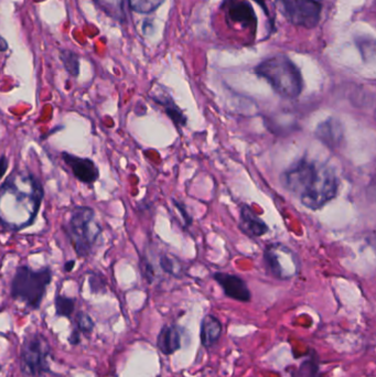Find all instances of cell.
Returning <instances> with one entry per match:
<instances>
[{
	"mask_svg": "<svg viewBox=\"0 0 376 377\" xmlns=\"http://www.w3.org/2000/svg\"><path fill=\"white\" fill-rule=\"evenodd\" d=\"M9 167V161L7 159V157L5 155L0 156V181L4 179V177L8 170Z\"/></svg>",
	"mask_w": 376,
	"mask_h": 377,
	"instance_id": "cell-24",
	"label": "cell"
},
{
	"mask_svg": "<svg viewBox=\"0 0 376 377\" xmlns=\"http://www.w3.org/2000/svg\"><path fill=\"white\" fill-rule=\"evenodd\" d=\"M228 18L232 23L242 27H255L256 16L252 6L245 0H233L228 8Z\"/></svg>",
	"mask_w": 376,
	"mask_h": 377,
	"instance_id": "cell-12",
	"label": "cell"
},
{
	"mask_svg": "<svg viewBox=\"0 0 376 377\" xmlns=\"http://www.w3.org/2000/svg\"><path fill=\"white\" fill-rule=\"evenodd\" d=\"M160 265H161V267H162V269L163 270H165V271H167V272H169V273H172V275H173V273H174V269H173V262H172V260H171V259H169L168 257H166V256H163L161 259H160Z\"/></svg>",
	"mask_w": 376,
	"mask_h": 377,
	"instance_id": "cell-23",
	"label": "cell"
},
{
	"mask_svg": "<svg viewBox=\"0 0 376 377\" xmlns=\"http://www.w3.org/2000/svg\"><path fill=\"white\" fill-rule=\"evenodd\" d=\"M214 279L229 298L241 301V303H249L250 301L252 293L247 285L241 277L228 272H216Z\"/></svg>",
	"mask_w": 376,
	"mask_h": 377,
	"instance_id": "cell-9",
	"label": "cell"
},
{
	"mask_svg": "<svg viewBox=\"0 0 376 377\" xmlns=\"http://www.w3.org/2000/svg\"><path fill=\"white\" fill-rule=\"evenodd\" d=\"M280 13L295 26L311 29L321 17V5L317 0H276Z\"/></svg>",
	"mask_w": 376,
	"mask_h": 377,
	"instance_id": "cell-6",
	"label": "cell"
},
{
	"mask_svg": "<svg viewBox=\"0 0 376 377\" xmlns=\"http://www.w3.org/2000/svg\"><path fill=\"white\" fill-rule=\"evenodd\" d=\"M222 334V324L214 315H205L201 323V342L203 346L211 347L217 343Z\"/></svg>",
	"mask_w": 376,
	"mask_h": 377,
	"instance_id": "cell-14",
	"label": "cell"
},
{
	"mask_svg": "<svg viewBox=\"0 0 376 377\" xmlns=\"http://www.w3.org/2000/svg\"><path fill=\"white\" fill-rule=\"evenodd\" d=\"M88 284L92 293H103L106 291V282L101 272H92L88 277Z\"/></svg>",
	"mask_w": 376,
	"mask_h": 377,
	"instance_id": "cell-22",
	"label": "cell"
},
{
	"mask_svg": "<svg viewBox=\"0 0 376 377\" xmlns=\"http://www.w3.org/2000/svg\"><path fill=\"white\" fill-rule=\"evenodd\" d=\"M61 156L66 166L71 169L73 175L80 182L93 184L98 180L99 170L92 159L75 156L66 152H63Z\"/></svg>",
	"mask_w": 376,
	"mask_h": 377,
	"instance_id": "cell-8",
	"label": "cell"
},
{
	"mask_svg": "<svg viewBox=\"0 0 376 377\" xmlns=\"http://www.w3.org/2000/svg\"><path fill=\"white\" fill-rule=\"evenodd\" d=\"M64 231L78 257L87 258L92 255L102 228L95 221V211L92 208L75 207Z\"/></svg>",
	"mask_w": 376,
	"mask_h": 377,
	"instance_id": "cell-3",
	"label": "cell"
},
{
	"mask_svg": "<svg viewBox=\"0 0 376 377\" xmlns=\"http://www.w3.org/2000/svg\"><path fill=\"white\" fill-rule=\"evenodd\" d=\"M239 226L246 235L250 237H259L265 235L268 232V226L259 218L249 205L244 204L241 208V216H239Z\"/></svg>",
	"mask_w": 376,
	"mask_h": 377,
	"instance_id": "cell-11",
	"label": "cell"
},
{
	"mask_svg": "<svg viewBox=\"0 0 376 377\" xmlns=\"http://www.w3.org/2000/svg\"><path fill=\"white\" fill-rule=\"evenodd\" d=\"M99 8L111 18L124 21V0H94Z\"/></svg>",
	"mask_w": 376,
	"mask_h": 377,
	"instance_id": "cell-15",
	"label": "cell"
},
{
	"mask_svg": "<svg viewBox=\"0 0 376 377\" xmlns=\"http://www.w3.org/2000/svg\"><path fill=\"white\" fill-rule=\"evenodd\" d=\"M165 0H129L131 8L138 13H150L161 6Z\"/></svg>",
	"mask_w": 376,
	"mask_h": 377,
	"instance_id": "cell-20",
	"label": "cell"
},
{
	"mask_svg": "<svg viewBox=\"0 0 376 377\" xmlns=\"http://www.w3.org/2000/svg\"><path fill=\"white\" fill-rule=\"evenodd\" d=\"M61 61H62L63 66L66 70V72L73 78H78L80 73V61L77 53L73 51L63 50L61 51L60 54Z\"/></svg>",
	"mask_w": 376,
	"mask_h": 377,
	"instance_id": "cell-17",
	"label": "cell"
},
{
	"mask_svg": "<svg viewBox=\"0 0 376 377\" xmlns=\"http://www.w3.org/2000/svg\"><path fill=\"white\" fill-rule=\"evenodd\" d=\"M52 282V270L49 267L34 270L29 266H19L10 285L12 299L21 301L31 309H39L46 288Z\"/></svg>",
	"mask_w": 376,
	"mask_h": 377,
	"instance_id": "cell-4",
	"label": "cell"
},
{
	"mask_svg": "<svg viewBox=\"0 0 376 377\" xmlns=\"http://www.w3.org/2000/svg\"><path fill=\"white\" fill-rule=\"evenodd\" d=\"M0 371H2V365H0Z\"/></svg>",
	"mask_w": 376,
	"mask_h": 377,
	"instance_id": "cell-28",
	"label": "cell"
},
{
	"mask_svg": "<svg viewBox=\"0 0 376 377\" xmlns=\"http://www.w3.org/2000/svg\"><path fill=\"white\" fill-rule=\"evenodd\" d=\"M314 135L323 145L334 149L341 146L342 139H343V127L340 120L330 117L320 122Z\"/></svg>",
	"mask_w": 376,
	"mask_h": 377,
	"instance_id": "cell-10",
	"label": "cell"
},
{
	"mask_svg": "<svg viewBox=\"0 0 376 377\" xmlns=\"http://www.w3.org/2000/svg\"><path fill=\"white\" fill-rule=\"evenodd\" d=\"M256 74L266 80L276 94L284 98H297L302 94L304 82L299 68L285 56L265 60L256 67Z\"/></svg>",
	"mask_w": 376,
	"mask_h": 377,
	"instance_id": "cell-2",
	"label": "cell"
},
{
	"mask_svg": "<svg viewBox=\"0 0 376 377\" xmlns=\"http://www.w3.org/2000/svg\"><path fill=\"white\" fill-rule=\"evenodd\" d=\"M155 99L157 103H159V104L165 108L166 114L169 116L171 120H172L177 126H184L187 124V117L181 112V109L174 104V102L172 99L166 98V97H162V98L156 97Z\"/></svg>",
	"mask_w": 376,
	"mask_h": 377,
	"instance_id": "cell-16",
	"label": "cell"
},
{
	"mask_svg": "<svg viewBox=\"0 0 376 377\" xmlns=\"http://www.w3.org/2000/svg\"><path fill=\"white\" fill-rule=\"evenodd\" d=\"M280 181L300 203L311 210H319L332 201L340 187L332 168L308 158H303L287 168Z\"/></svg>",
	"mask_w": 376,
	"mask_h": 377,
	"instance_id": "cell-1",
	"label": "cell"
},
{
	"mask_svg": "<svg viewBox=\"0 0 376 377\" xmlns=\"http://www.w3.org/2000/svg\"><path fill=\"white\" fill-rule=\"evenodd\" d=\"M54 307H56L57 315L64 318H71L75 308V299L58 294L56 299H54Z\"/></svg>",
	"mask_w": 376,
	"mask_h": 377,
	"instance_id": "cell-18",
	"label": "cell"
},
{
	"mask_svg": "<svg viewBox=\"0 0 376 377\" xmlns=\"http://www.w3.org/2000/svg\"><path fill=\"white\" fill-rule=\"evenodd\" d=\"M81 341V333L78 330V329H74L73 332L71 333V337L68 339V342H70L71 345H78Z\"/></svg>",
	"mask_w": 376,
	"mask_h": 377,
	"instance_id": "cell-25",
	"label": "cell"
},
{
	"mask_svg": "<svg viewBox=\"0 0 376 377\" xmlns=\"http://www.w3.org/2000/svg\"><path fill=\"white\" fill-rule=\"evenodd\" d=\"M157 346L165 355H171L181 347V334L173 324L163 325L157 339Z\"/></svg>",
	"mask_w": 376,
	"mask_h": 377,
	"instance_id": "cell-13",
	"label": "cell"
},
{
	"mask_svg": "<svg viewBox=\"0 0 376 377\" xmlns=\"http://www.w3.org/2000/svg\"><path fill=\"white\" fill-rule=\"evenodd\" d=\"M5 50H7V43H6V41L0 37V51H5Z\"/></svg>",
	"mask_w": 376,
	"mask_h": 377,
	"instance_id": "cell-27",
	"label": "cell"
},
{
	"mask_svg": "<svg viewBox=\"0 0 376 377\" xmlns=\"http://www.w3.org/2000/svg\"><path fill=\"white\" fill-rule=\"evenodd\" d=\"M50 345L40 333L27 335L20 353V367L24 375L39 377L50 371Z\"/></svg>",
	"mask_w": 376,
	"mask_h": 377,
	"instance_id": "cell-5",
	"label": "cell"
},
{
	"mask_svg": "<svg viewBox=\"0 0 376 377\" xmlns=\"http://www.w3.org/2000/svg\"><path fill=\"white\" fill-rule=\"evenodd\" d=\"M80 333H83L85 335L91 334L94 329V321L92 318L85 312H79L77 315V328Z\"/></svg>",
	"mask_w": 376,
	"mask_h": 377,
	"instance_id": "cell-21",
	"label": "cell"
},
{
	"mask_svg": "<svg viewBox=\"0 0 376 377\" xmlns=\"http://www.w3.org/2000/svg\"><path fill=\"white\" fill-rule=\"evenodd\" d=\"M265 262L270 272L279 279L293 278L300 270V262L297 254L288 246L273 243L265 250Z\"/></svg>",
	"mask_w": 376,
	"mask_h": 377,
	"instance_id": "cell-7",
	"label": "cell"
},
{
	"mask_svg": "<svg viewBox=\"0 0 376 377\" xmlns=\"http://www.w3.org/2000/svg\"><path fill=\"white\" fill-rule=\"evenodd\" d=\"M319 375V365L316 354H312L309 358L303 361L302 365L299 366L295 377H318Z\"/></svg>",
	"mask_w": 376,
	"mask_h": 377,
	"instance_id": "cell-19",
	"label": "cell"
},
{
	"mask_svg": "<svg viewBox=\"0 0 376 377\" xmlns=\"http://www.w3.org/2000/svg\"><path fill=\"white\" fill-rule=\"evenodd\" d=\"M75 263H77V262H75V259H71V260H68V262H66L64 264V271L65 272H71L74 269Z\"/></svg>",
	"mask_w": 376,
	"mask_h": 377,
	"instance_id": "cell-26",
	"label": "cell"
}]
</instances>
